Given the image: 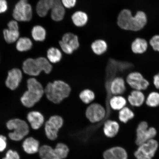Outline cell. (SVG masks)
I'll use <instances>...</instances> for the list:
<instances>
[{
  "label": "cell",
  "mask_w": 159,
  "mask_h": 159,
  "mask_svg": "<svg viewBox=\"0 0 159 159\" xmlns=\"http://www.w3.org/2000/svg\"><path fill=\"white\" fill-rule=\"evenodd\" d=\"M148 22L147 16L143 11H139L133 16L130 10L124 9L119 13L117 24L125 30L138 32L144 28Z\"/></svg>",
  "instance_id": "6da1fadb"
},
{
  "label": "cell",
  "mask_w": 159,
  "mask_h": 159,
  "mask_svg": "<svg viewBox=\"0 0 159 159\" xmlns=\"http://www.w3.org/2000/svg\"><path fill=\"white\" fill-rule=\"evenodd\" d=\"M71 91L68 84L64 81L57 80L47 83L44 89V94L48 100L58 104L69 97Z\"/></svg>",
  "instance_id": "7a4b0ae2"
},
{
  "label": "cell",
  "mask_w": 159,
  "mask_h": 159,
  "mask_svg": "<svg viewBox=\"0 0 159 159\" xmlns=\"http://www.w3.org/2000/svg\"><path fill=\"white\" fill-rule=\"evenodd\" d=\"M28 90L21 97L22 104L27 108H31L41 100L44 94V89L36 79L30 78L27 81Z\"/></svg>",
  "instance_id": "3957f363"
},
{
  "label": "cell",
  "mask_w": 159,
  "mask_h": 159,
  "mask_svg": "<svg viewBox=\"0 0 159 159\" xmlns=\"http://www.w3.org/2000/svg\"><path fill=\"white\" fill-rule=\"evenodd\" d=\"M53 66L48 59L41 57L36 59L29 58L24 61L23 70L27 75L36 76L43 71L45 74L50 73Z\"/></svg>",
  "instance_id": "277c9868"
},
{
  "label": "cell",
  "mask_w": 159,
  "mask_h": 159,
  "mask_svg": "<svg viewBox=\"0 0 159 159\" xmlns=\"http://www.w3.org/2000/svg\"><path fill=\"white\" fill-rule=\"evenodd\" d=\"M7 126L9 130H13L9 134V138L13 141L22 140L29 132V125L20 119H15L8 121Z\"/></svg>",
  "instance_id": "5b68a950"
},
{
  "label": "cell",
  "mask_w": 159,
  "mask_h": 159,
  "mask_svg": "<svg viewBox=\"0 0 159 159\" xmlns=\"http://www.w3.org/2000/svg\"><path fill=\"white\" fill-rule=\"evenodd\" d=\"M85 116L91 124H102L106 118V109L98 103L93 102L87 107L85 111Z\"/></svg>",
  "instance_id": "8992f818"
},
{
  "label": "cell",
  "mask_w": 159,
  "mask_h": 159,
  "mask_svg": "<svg viewBox=\"0 0 159 159\" xmlns=\"http://www.w3.org/2000/svg\"><path fill=\"white\" fill-rule=\"evenodd\" d=\"M64 124V120L59 115L52 116L45 125V131L47 138L51 140H55L58 137L60 130Z\"/></svg>",
  "instance_id": "52a82bcc"
},
{
  "label": "cell",
  "mask_w": 159,
  "mask_h": 159,
  "mask_svg": "<svg viewBox=\"0 0 159 159\" xmlns=\"http://www.w3.org/2000/svg\"><path fill=\"white\" fill-rule=\"evenodd\" d=\"M125 80L126 84L133 90L143 91L147 90L150 85V82L145 78L142 73L137 71L129 73Z\"/></svg>",
  "instance_id": "ba28073f"
},
{
  "label": "cell",
  "mask_w": 159,
  "mask_h": 159,
  "mask_svg": "<svg viewBox=\"0 0 159 159\" xmlns=\"http://www.w3.org/2000/svg\"><path fill=\"white\" fill-rule=\"evenodd\" d=\"M136 132V143L138 146L153 139L157 134L156 129L153 127L149 128L148 123L145 121L139 123Z\"/></svg>",
  "instance_id": "9c48e42d"
},
{
  "label": "cell",
  "mask_w": 159,
  "mask_h": 159,
  "mask_svg": "<svg viewBox=\"0 0 159 159\" xmlns=\"http://www.w3.org/2000/svg\"><path fill=\"white\" fill-rule=\"evenodd\" d=\"M16 20L29 21L32 17V9L27 0H20L15 6L13 14Z\"/></svg>",
  "instance_id": "30bf717a"
},
{
  "label": "cell",
  "mask_w": 159,
  "mask_h": 159,
  "mask_svg": "<svg viewBox=\"0 0 159 159\" xmlns=\"http://www.w3.org/2000/svg\"><path fill=\"white\" fill-rule=\"evenodd\" d=\"M157 142L154 139L139 146L138 150L134 153L137 159H152L153 157L158 148Z\"/></svg>",
  "instance_id": "8fae6325"
},
{
  "label": "cell",
  "mask_w": 159,
  "mask_h": 159,
  "mask_svg": "<svg viewBox=\"0 0 159 159\" xmlns=\"http://www.w3.org/2000/svg\"><path fill=\"white\" fill-rule=\"evenodd\" d=\"M59 44L63 52L67 55L72 54L80 46L78 37L71 33L65 34L61 40L59 41Z\"/></svg>",
  "instance_id": "7c38bea8"
},
{
  "label": "cell",
  "mask_w": 159,
  "mask_h": 159,
  "mask_svg": "<svg viewBox=\"0 0 159 159\" xmlns=\"http://www.w3.org/2000/svg\"><path fill=\"white\" fill-rule=\"evenodd\" d=\"M126 80L122 77H113L109 83V92L112 95H122L126 91Z\"/></svg>",
  "instance_id": "4fadbf2b"
},
{
  "label": "cell",
  "mask_w": 159,
  "mask_h": 159,
  "mask_svg": "<svg viewBox=\"0 0 159 159\" xmlns=\"http://www.w3.org/2000/svg\"><path fill=\"white\" fill-rule=\"evenodd\" d=\"M22 73L19 69L14 68L10 70L6 81V85L11 90H15L19 86L22 79Z\"/></svg>",
  "instance_id": "5bb4252c"
},
{
  "label": "cell",
  "mask_w": 159,
  "mask_h": 159,
  "mask_svg": "<svg viewBox=\"0 0 159 159\" xmlns=\"http://www.w3.org/2000/svg\"><path fill=\"white\" fill-rule=\"evenodd\" d=\"M61 4H62L61 0H39L36 7L37 14L40 17H44L50 10Z\"/></svg>",
  "instance_id": "9a60e30c"
},
{
  "label": "cell",
  "mask_w": 159,
  "mask_h": 159,
  "mask_svg": "<svg viewBox=\"0 0 159 159\" xmlns=\"http://www.w3.org/2000/svg\"><path fill=\"white\" fill-rule=\"evenodd\" d=\"M119 129L120 125L116 120L108 119L103 122V132L107 138H114L118 134Z\"/></svg>",
  "instance_id": "2e32d148"
},
{
  "label": "cell",
  "mask_w": 159,
  "mask_h": 159,
  "mask_svg": "<svg viewBox=\"0 0 159 159\" xmlns=\"http://www.w3.org/2000/svg\"><path fill=\"white\" fill-rule=\"evenodd\" d=\"M126 99L131 106L139 108L145 103L146 97L143 91L133 90Z\"/></svg>",
  "instance_id": "e0dca14e"
},
{
  "label": "cell",
  "mask_w": 159,
  "mask_h": 159,
  "mask_svg": "<svg viewBox=\"0 0 159 159\" xmlns=\"http://www.w3.org/2000/svg\"><path fill=\"white\" fill-rule=\"evenodd\" d=\"M103 157L104 159H127L128 154L124 148L116 147L105 151Z\"/></svg>",
  "instance_id": "ac0fdd59"
},
{
  "label": "cell",
  "mask_w": 159,
  "mask_h": 159,
  "mask_svg": "<svg viewBox=\"0 0 159 159\" xmlns=\"http://www.w3.org/2000/svg\"><path fill=\"white\" fill-rule=\"evenodd\" d=\"M27 119L31 128L34 130H37L44 124V116L38 111H34L30 112L27 115Z\"/></svg>",
  "instance_id": "d6986e66"
},
{
  "label": "cell",
  "mask_w": 159,
  "mask_h": 159,
  "mask_svg": "<svg viewBox=\"0 0 159 159\" xmlns=\"http://www.w3.org/2000/svg\"><path fill=\"white\" fill-rule=\"evenodd\" d=\"M127 99L122 95H112L108 100L109 108L115 111H119L126 107Z\"/></svg>",
  "instance_id": "ffe728a7"
},
{
  "label": "cell",
  "mask_w": 159,
  "mask_h": 159,
  "mask_svg": "<svg viewBox=\"0 0 159 159\" xmlns=\"http://www.w3.org/2000/svg\"><path fill=\"white\" fill-rule=\"evenodd\" d=\"M148 47V43L146 39L137 38L131 44L132 52L136 54H142L147 51Z\"/></svg>",
  "instance_id": "44dd1931"
},
{
  "label": "cell",
  "mask_w": 159,
  "mask_h": 159,
  "mask_svg": "<svg viewBox=\"0 0 159 159\" xmlns=\"http://www.w3.org/2000/svg\"><path fill=\"white\" fill-rule=\"evenodd\" d=\"M23 148L27 153L35 154L39 151V142L32 137H30L26 139L23 142Z\"/></svg>",
  "instance_id": "7402d4cb"
},
{
  "label": "cell",
  "mask_w": 159,
  "mask_h": 159,
  "mask_svg": "<svg viewBox=\"0 0 159 159\" xmlns=\"http://www.w3.org/2000/svg\"><path fill=\"white\" fill-rule=\"evenodd\" d=\"M135 115L132 109L126 106L118 111V120L123 124H127L134 118Z\"/></svg>",
  "instance_id": "603a6c76"
},
{
  "label": "cell",
  "mask_w": 159,
  "mask_h": 159,
  "mask_svg": "<svg viewBox=\"0 0 159 159\" xmlns=\"http://www.w3.org/2000/svg\"><path fill=\"white\" fill-rule=\"evenodd\" d=\"M39 152L41 159H60L57 156L54 149L48 145L41 147Z\"/></svg>",
  "instance_id": "cb8c5ba5"
},
{
  "label": "cell",
  "mask_w": 159,
  "mask_h": 159,
  "mask_svg": "<svg viewBox=\"0 0 159 159\" xmlns=\"http://www.w3.org/2000/svg\"><path fill=\"white\" fill-rule=\"evenodd\" d=\"M71 19L75 26L81 27L86 25L88 20V16L84 12L79 11L73 14L71 16Z\"/></svg>",
  "instance_id": "d4e9b609"
},
{
  "label": "cell",
  "mask_w": 159,
  "mask_h": 159,
  "mask_svg": "<svg viewBox=\"0 0 159 159\" xmlns=\"http://www.w3.org/2000/svg\"><path fill=\"white\" fill-rule=\"evenodd\" d=\"M91 48L95 54L100 55L106 52L108 49V44L104 40L98 39L92 43Z\"/></svg>",
  "instance_id": "484cf974"
},
{
  "label": "cell",
  "mask_w": 159,
  "mask_h": 159,
  "mask_svg": "<svg viewBox=\"0 0 159 159\" xmlns=\"http://www.w3.org/2000/svg\"><path fill=\"white\" fill-rule=\"evenodd\" d=\"M47 57L50 62L53 64H57L62 59V54L58 48L51 47L47 51Z\"/></svg>",
  "instance_id": "4316f807"
},
{
  "label": "cell",
  "mask_w": 159,
  "mask_h": 159,
  "mask_svg": "<svg viewBox=\"0 0 159 159\" xmlns=\"http://www.w3.org/2000/svg\"><path fill=\"white\" fill-rule=\"evenodd\" d=\"M65 10L62 4L57 5L53 8L51 11V17L53 21L58 22L64 19Z\"/></svg>",
  "instance_id": "83f0119b"
},
{
  "label": "cell",
  "mask_w": 159,
  "mask_h": 159,
  "mask_svg": "<svg viewBox=\"0 0 159 159\" xmlns=\"http://www.w3.org/2000/svg\"><path fill=\"white\" fill-rule=\"evenodd\" d=\"M79 98L84 104L89 105L94 102L95 99V93L90 89H85L80 93Z\"/></svg>",
  "instance_id": "f1b7e54d"
},
{
  "label": "cell",
  "mask_w": 159,
  "mask_h": 159,
  "mask_svg": "<svg viewBox=\"0 0 159 159\" xmlns=\"http://www.w3.org/2000/svg\"><path fill=\"white\" fill-rule=\"evenodd\" d=\"M145 104L151 108H156L159 106V93L153 91L146 97Z\"/></svg>",
  "instance_id": "f546056e"
},
{
  "label": "cell",
  "mask_w": 159,
  "mask_h": 159,
  "mask_svg": "<svg viewBox=\"0 0 159 159\" xmlns=\"http://www.w3.org/2000/svg\"><path fill=\"white\" fill-rule=\"evenodd\" d=\"M31 33L33 39L37 41H44L46 36L45 29L40 25H36L34 27Z\"/></svg>",
  "instance_id": "4dcf8cb0"
},
{
  "label": "cell",
  "mask_w": 159,
  "mask_h": 159,
  "mask_svg": "<svg viewBox=\"0 0 159 159\" xmlns=\"http://www.w3.org/2000/svg\"><path fill=\"white\" fill-rule=\"evenodd\" d=\"M32 46L33 43L30 39L28 38L22 37L17 41L16 47L18 51L24 52L29 50Z\"/></svg>",
  "instance_id": "1f68e13d"
},
{
  "label": "cell",
  "mask_w": 159,
  "mask_h": 159,
  "mask_svg": "<svg viewBox=\"0 0 159 159\" xmlns=\"http://www.w3.org/2000/svg\"><path fill=\"white\" fill-rule=\"evenodd\" d=\"M3 34L6 42L8 43H12L17 40L20 34L19 30L8 29L4 30Z\"/></svg>",
  "instance_id": "d6a6232c"
},
{
  "label": "cell",
  "mask_w": 159,
  "mask_h": 159,
  "mask_svg": "<svg viewBox=\"0 0 159 159\" xmlns=\"http://www.w3.org/2000/svg\"><path fill=\"white\" fill-rule=\"evenodd\" d=\"M54 149L56 154L59 159H65L68 154L69 149L68 147L62 143L57 144Z\"/></svg>",
  "instance_id": "836d02e7"
},
{
  "label": "cell",
  "mask_w": 159,
  "mask_h": 159,
  "mask_svg": "<svg viewBox=\"0 0 159 159\" xmlns=\"http://www.w3.org/2000/svg\"><path fill=\"white\" fill-rule=\"evenodd\" d=\"M148 44L152 48L153 50L159 52V35H155L149 41Z\"/></svg>",
  "instance_id": "e575fe53"
},
{
  "label": "cell",
  "mask_w": 159,
  "mask_h": 159,
  "mask_svg": "<svg viewBox=\"0 0 159 159\" xmlns=\"http://www.w3.org/2000/svg\"><path fill=\"white\" fill-rule=\"evenodd\" d=\"M3 159H20V157L17 152L9 150L6 154L5 157Z\"/></svg>",
  "instance_id": "d590c367"
},
{
  "label": "cell",
  "mask_w": 159,
  "mask_h": 159,
  "mask_svg": "<svg viewBox=\"0 0 159 159\" xmlns=\"http://www.w3.org/2000/svg\"><path fill=\"white\" fill-rule=\"evenodd\" d=\"M61 2L63 7L70 9L75 7L76 4V0H61Z\"/></svg>",
  "instance_id": "8d00e7d4"
},
{
  "label": "cell",
  "mask_w": 159,
  "mask_h": 159,
  "mask_svg": "<svg viewBox=\"0 0 159 159\" xmlns=\"http://www.w3.org/2000/svg\"><path fill=\"white\" fill-rule=\"evenodd\" d=\"M7 139L5 136L0 135V152H3L7 148Z\"/></svg>",
  "instance_id": "74e56055"
},
{
  "label": "cell",
  "mask_w": 159,
  "mask_h": 159,
  "mask_svg": "<svg viewBox=\"0 0 159 159\" xmlns=\"http://www.w3.org/2000/svg\"><path fill=\"white\" fill-rule=\"evenodd\" d=\"M7 3L6 0H0V13L5 12L7 9Z\"/></svg>",
  "instance_id": "f35d334b"
},
{
  "label": "cell",
  "mask_w": 159,
  "mask_h": 159,
  "mask_svg": "<svg viewBox=\"0 0 159 159\" xmlns=\"http://www.w3.org/2000/svg\"><path fill=\"white\" fill-rule=\"evenodd\" d=\"M9 29L19 30V26L17 22L15 20L10 21L8 24Z\"/></svg>",
  "instance_id": "ab89813d"
},
{
  "label": "cell",
  "mask_w": 159,
  "mask_h": 159,
  "mask_svg": "<svg viewBox=\"0 0 159 159\" xmlns=\"http://www.w3.org/2000/svg\"><path fill=\"white\" fill-rule=\"evenodd\" d=\"M153 83L155 88L159 90V72L153 76Z\"/></svg>",
  "instance_id": "60d3db41"
}]
</instances>
